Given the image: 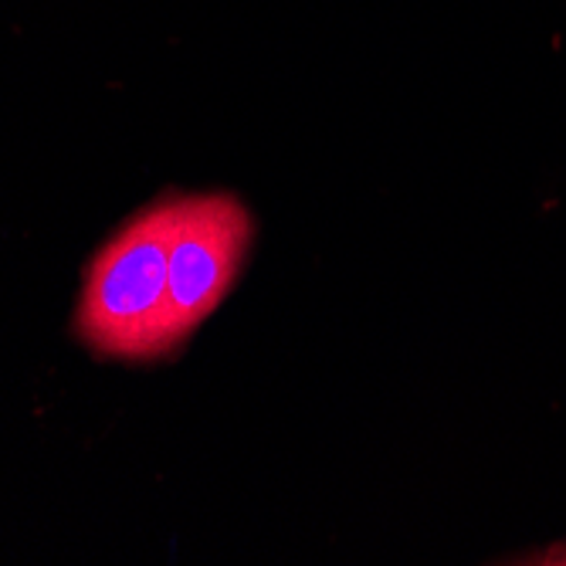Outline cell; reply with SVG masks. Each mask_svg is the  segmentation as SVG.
<instances>
[{
  "label": "cell",
  "instance_id": "6da1fadb",
  "mask_svg": "<svg viewBox=\"0 0 566 566\" xmlns=\"http://www.w3.org/2000/svg\"><path fill=\"white\" fill-rule=\"evenodd\" d=\"M177 197L149 203L95 251L85 272L75 336L102 359H149L180 349L170 319V234Z\"/></svg>",
  "mask_w": 566,
  "mask_h": 566
},
{
  "label": "cell",
  "instance_id": "7a4b0ae2",
  "mask_svg": "<svg viewBox=\"0 0 566 566\" xmlns=\"http://www.w3.org/2000/svg\"><path fill=\"white\" fill-rule=\"evenodd\" d=\"M254 224L231 193L177 197L170 234V319L184 343L231 292Z\"/></svg>",
  "mask_w": 566,
  "mask_h": 566
},
{
  "label": "cell",
  "instance_id": "3957f363",
  "mask_svg": "<svg viewBox=\"0 0 566 566\" xmlns=\"http://www.w3.org/2000/svg\"><path fill=\"white\" fill-rule=\"evenodd\" d=\"M543 563H566V546H556L543 556Z\"/></svg>",
  "mask_w": 566,
  "mask_h": 566
}]
</instances>
